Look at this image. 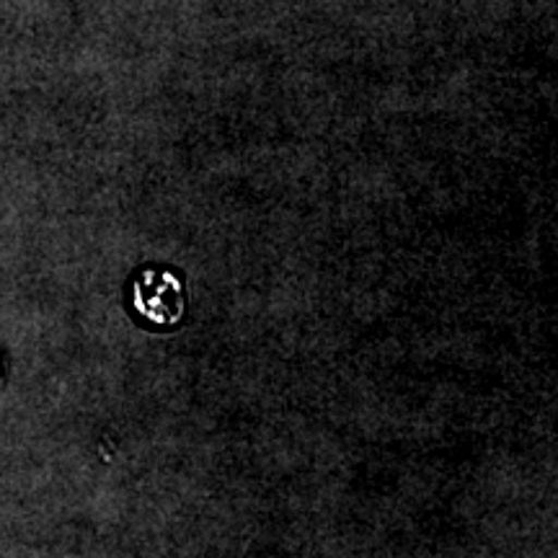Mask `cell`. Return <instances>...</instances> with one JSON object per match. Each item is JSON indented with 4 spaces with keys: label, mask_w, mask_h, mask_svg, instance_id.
Listing matches in <instances>:
<instances>
[{
    "label": "cell",
    "mask_w": 558,
    "mask_h": 558,
    "mask_svg": "<svg viewBox=\"0 0 558 558\" xmlns=\"http://www.w3.org/2000/svg\"><path fill=\"white\" fill-rule=\"evenodd\" d=\"M130 308L140 326L150 331H171L184 320V279L173 269H140L130 279Z\"/></svg>",
    "instance_id": "obj_1"
}]
</instances>
